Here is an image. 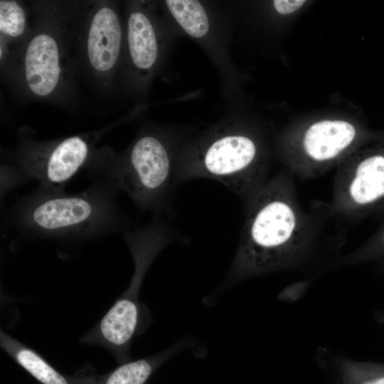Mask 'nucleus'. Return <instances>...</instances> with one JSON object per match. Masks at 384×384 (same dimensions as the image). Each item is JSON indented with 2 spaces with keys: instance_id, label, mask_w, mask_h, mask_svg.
<instances>
[{
  "instance_id": "nucleus-1",
  "label": "nucleus",
  "mask_w": 384,
  "mask_h": 384,
  "mask_svg": "<svg viewBox=\"0 0 384 384\" xmlns=\"http://www.w3.org/2000/svg\"><path fill=\"white\" fill-rule=\"evenodd\" d=\"M244 204L245 222L227 285L301 263L317 237L318 225L301 208L289 174L269 178Z\"/></svg>"
},
{
  "instance_id": "nucleus-2",
  "label": "nucleus",
  "mask_w": 384,
  "mask_h": 384,
  "mask_svg": "<svg viewBox=\"0 0 384 384\" xmlns=\"http://www.w3.org/2000/svg\"><path fill=\"white\" fill-rule=\"evenodd\" d=\"M90 179L91 185L76 193L38 186L10 207L3 232L23 239L80 242L131 228L118 204L117 186L102 178Z\"/></svg>"
},
{
  "instance_id": "nucleus-3",
  "label": "nucleus",
  "mask_w": 384,
  "mask_h": 384,
  "mask_svg": "<svg viewBox=\"0 0 384 384\" xmlns=\"http://www.w3.org/2000/svg\"><path fill=\"white\" fill-rule=\"evenodd\" d=\"M134 263V271L127 290L95 326L81 339L83 343L103 346L119 364L130 361L129 348L135 335L145 326L146 307L139 299L144 276L158 254L171 241L174 233L162 215L124 233Z\"/></svg>"
},
{
  "instance_id": "nucleus-4",
  "label": "nucleus",
  "mask_w": 384,
  "mask_h": 384,
  "mask_svg": "<svg viewBox=\"0 0 384 384\" xmlns=\"http://www.w3.org/2000/svg\"><path fill=\"white\" fill-rule=\"evenodd\" d=\"M100 133L70 136L46 142L23 138L1 166V197L29 181L38 187L65 191L82 169L97 166L102 148L95 147Z\"/></svg>"
},
{
  "instance_id": "nucleus-5",
  "label": "nucleus",
  "mask_w": 384,
  "mask_h": 384,
  "mask_svg": "<svg viewBox=\"0 0 384 384\" xmlns=\"http://www.w3.org/2000/svg\"><path fill=\"white\" fill-rule=\"evenodd\" d=\"M176 173L164 143L155 135L145 134L122 155L109 148L103 165L89 177L112 182L139 210L163 215L169 211L177 187Z\"/></svg>"
},
{
  "instance_id": "nucleus-6",
  "label": "nucleus",
  "mask_w": 384,
  "mask_h": 384,
  "mask_svg": "<svg viewBox=\"0 0 384 384\" xmlns=\"http://www.w3.org/2000/svg\"><path fill=\"white\" fill-rule=\"evenodd\" d=\"M257 158V145L251 138L242 134L220 137L208 145L200 159L176 168V186L196 178H210L245 203L269 178Z\"/></svg>"
},
{
  "instance_id": "nucleus-7",
  "label": "nucleus",
  "mask_w": 384,
  "mask_h": 384,
  "mask_svg": "<svg viewBox=\"0 0 384 384\" xmlns=\"http://www.w3.org/2000/svg\"><path fill=\"white\" fill-rule=\"evenodd\" d=\"M43 20L36 25L15 54V70L23 90L37 100L57 96L65 85L68 39L61 24Z\"/></svg>"
},
{
  "instance_id": "nucleus-8",
  "label": "nucleus",
  "mask_w": 384,
  "mask_h": 384,
  "mask_svg": "<svg viewBox=\"0 0 384 384\" xmlns=\"http://www.w3.org/2000/svg\"><path fill=\"white\" fill-rule=\"evenodd\" d=\"M384 206V154L373 153L336 174L331 213L350 219Z\"/></svg>"
},
{
  "instance_id": "nucleus-9",
  "label": "nucleus",
  "mask_w": 384,
  "mask_h": 384,
  "mask_svg": "<svg viewBox=\"0 0 384 384\" xmlns=\"http://www.w3.org/2000/svg\"><path fill=\"white\" fill-rule=\"evenodd\" d=\"M77 43L90 73L104 87L112 82L122 43V29L112 2L95 3L86 11Z\"/></svg>"
},
{
  "instance_id": "nucleus-10",
  "label": "nucleus",
  "mask_w": 384,
  "mask_h": 384,
  "mask_svg": "<svg viewBox=\"0 0 384 384\" xmlns=\"http://www.w3.org/2000/svg\"><path fill=\"white\" fill-rule=\"evenodd\" d=\"M357 132L355 127L343 120H322L309 126L304 132L301 147L308 160L299 176L319 174L353 143Z\"/></svg>"
},
{
  "instance_id": "nucleus-11",
  "label": "nucleus",
  "mask_w": 384,
  "mask_h": 384,
  "mask_svg": "<svg viewBox=\"0 0 384 384\" xmlns=\"http://www.w3.org/2000/svg\"><path fill=\"white\" fill-rule=\"evenodd\" d=\"M1 348L41 384H97V375H68L60 373L39 353L1 331Z\"/></svg>"
},
{
  "instance_id": "nucleus-12",
  "label": "nucleus",
  "mask_w": 384,
  "mask_h": 384,
  "mask_svg": "<svg viewBox=\"0 0 384 384\" xmlns=\"http://www.w3.org/2000/svg\"><path fill=\"white\" fill-rule=\"evenodd\" d=\"M127 44L130 58L138 68L146 70L156 62L157 41L154 27L142 12L134 11L127 20Z\"/></svg>"
},
{
  "instance_id": "nucleus-13",
  "label": "nucleus",
  "mask_w": 384,
  "mask_h": 384,
  "mask_svg": "<svg viewBox=\"0 0 384 384\" xmlns=\"http://www.w3.org/2000/svg\"><path fill=\"white\" fill-rule=\"evenodd\" d=\"M185 347L179 342L152 356L120 364L112 371L99 375L97 384H145L165 361Z\"/></svg>"
},
{
  "instance_id": "nucleus-14",
  "label": "nucleus",
  "mask_w": 384,
  "mask_h": 384,
  "mask_svg": "<svg viewBox=\"0 0 384 384\" xmlns=\"http://www.w3.org/2000/svg\"><path fill=\"white\" fill-rule=\"evenodd\" d=\"M166 4L184 31L193 37H202L209 28L207 14L202 5L194 0H167Z\"/></svg>"
},
{
  "instance_id": "nucleus-15",
  "label": "nucleus",
  "mask_w": 384,
  "mask_h": 384,
  "mask_svg": "<svg viewBox=\"0 0 384 384\" xmlns=\"http://www.w3.org/2000/svg\"><path fill=\"white\" fill-rule=\"evenodd\" d=\"M28 33L27 14L23 6L17 1L1 0V43L6 46L10 42L21 43Z\"/></svg>"
},
{
  "instance_id": "nucleus-16",
  "label": "nucleus",
  "mask_w": 384,
  "mask_h": 384,
  "mask_svg": "<svg viewBox=\"0 0 384 384\" xmlns=\"http://www.w3.org/2000/svg\"><path fill=\"white\" fill-rule=\"evenodd\" d=\"M336 370L341 384H384V364L343 359Z\"/></svg>"
},
{
  "instance_id": "nucleus-17",
  "label": "nucleus",
  "mask_w": 384,
  "mask_h": 384,
  "mask_svg": "<svg viewBox=\"0 0 384 384\" xmlns=\"http://www.w3.org/2000/svg\"><path fill=\"white\" fill-rule=\"evenodd\" d=\"M384 259V226L377 235L351 254L341 259L343 263Z\"/></svg>"
},
{
  "instance_id": "nucleus-18",
  "label": "nucleus",
  "mask_w": 384,
  "mask_h": 384,
  "mask_svg": "<svg viewBox=\"0 0 384 384\" xmlns=\"http://www.w3.org/2000/svg\"><path fill=\"white\" fill-rule=\"evenodd\" d=\"M304 2L301 0H275L273 4L278 13L289 14L299 9Z\"/></svg>"
}]
</instances>
